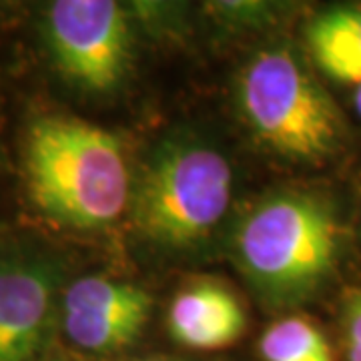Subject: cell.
Instances as JSON below:
<instances>
[{"mask_svg": "<svg viewBox=\"0 0 361 361\" xmlns=\"http://www.w3.org/2000/svg\"><path fill=\"white\" fill-rule=\"evenodd\" d=\"M54 273L40 261L0 265V361H35L51 331Z\"/></svg>", "mask_w": 361, "mask_h": 361, "instance_id": "52a82bcc", "label": "cell"}, {"mask_svg": "<svg viewBox=\"0 0 361 361\" xmlns=\"http://www.w3.org/2000/svg\"><path fill=\"white\" fill-rule=\"evenodd\" d=\"M307 42L323 73L341 82H361V4L339 6L311 20Z\"/></svg>", "mask_w": 361, "mask_h": 361, "instance_id": "9c48e42d", "label": "cell"}, {"mask_svg": "<svg viewBox=\"0 0 361 361\" xmlns=\"http://www.w3.org/2000/svg\"><path fill=\"white\" fill-rule=\"evenodd\" d=\"M249 127L279 155L323 161L343 141V118L334 99L287 49L259 52L239 82Z\"/></svg>", "mask_w": 361, "mask_h": 361, "instance_id": "3957f363", "label": "cell"}, {"mask_svg": "<svg viewBox=\"0 0 361 361\" xmlns=\"http://www.w3.org/2000/svg\"><path fill=\"white\" fill-rule=\"evenodd\" d=\"M259 351L265 361H334L325 336L301 317L273 323L261 337Z\"/></svg>", "mask_w": 361, "mask_h": 361, "instance_id": "30bf717a", "label": "cell"}, {"mask_svg": "<svg viewBox=\"0 0 361 361\" xmlns=\"http://www.w3.org/2000/svg\"><path fill=\"white\" fill-rule=\"evenodd\" d=\"M169 331L185 348L223 349L245 331V313L229 289L201 281L175 297L169 310Z\"/></svg>", "mask_w": 361, "mask_h": 361, "instance_id": "ba28073f", "label": "cell"}, {"mask_svg": "<svg viewBox=\"0 0 361 361\" xmlns=\"http://www.w3.org/2000/svg\"><path fill=\"white\" fill-rule=\"evenodd\" d=\"M149 361H173V360H149Z\"/></svg>", "mask_w": 361, "mask_h": 361, "instance_id": "4fadbf2b", "label": "cell"}, {"mask_svg": "<svg viewBox=\"0 0 361 361\" xmlns=\"http://www.w3.org/2000/svg\"><path fill=\"white\" fill-rule=\"evenodd\" d=\"M47 37L61 71L87 89L109 90L127 71L129 23L113 0L52 2Z\"/></svg>", "mask_w": 361, "mask_h": 361, "instance_id": "5b68a950", "label": "cell"}, {"mask_svg": "<svg viewBox=\"0 0 361 361\" xmlns=\"http://www.w3.org/2000/svg\"><path fill=\"white\" fill-rule=\"evenodd\" d=\"M353 103H355V109H357V113L361 116V82L357 85V89H355V97H353Z\"/></svg>", "mask_w": 361, "mask_h": 361, "instance_id": "7c38bea8", "label": "cell"}, {"mask_svg": "<svg viewBox=\"0 0 361 361\" xmlns=\"http://www.w3.org/2000/svg\"><path fill=\"white\" fill-rule=\"evenodd\" d=\"M337 253L336 217L311 195L281 193L259 203L237 235L241 267L277 303L311 295L334 271Z\"/></svg>", "mask_w": 361, "mask_h": 361, "instance_id": "7a4b0ae2", "label": "cell"}, {"mask_svg": "<svg viewBox=\"0 0 361 361\" xmlns=\"http://www.w3.org/2000/svg\"><path fill=\"white\" fill-rule=\"evenodd\" d=\"M26 179L32 201L73 227H103L129 201V171L109 130L80 118L44 116L28 133Z\"/></svg>", "mask_w": 361, "mask_h": 361, "instance_id": "6da1fadb", "label": "cell"}, {"mask_svg": "<svg viewBox=\"0 0 361 361\" xmlns=\"http://www.w3.org/2000/svg\"><path fill=\"white\" fill-rule=\"evenodd\" d=\"M231 185V167L215 149L171 147L142 175L137 225L149 239L165 245L195 243L223 219Z\"/></svg>", "mask_w": 361, "mask_h": 361, "instance_id": "277c9868", "label": "cell"}, {"mask_svg": "<svg viewBox=\"0 0 361 361\" xmlns=\"http://www.w3.org/2000/svg\"><path fill=\"white\" fill-rule=\"evenodd\" d=\"M343 345L348 361H361V289L343 305Z\"/></svg>", "mask_w": 361, "mask_h": 361, "instance_id": "8fae6325", "label": "cell"}, {"mask_svg": "<svg viewBox=\"0 0 361 361\" xmlns=\"http://www.w3.org/2000/svg\"><path fill=\"white\" fill-rule=\"evenodd\" d=\"M151 297L139 287L104 277H82L66 289L63 325L68 339L85 351L113 353L142 331Z\"/></svg>", "mask_w": 361, "mask_h": 361, "instance_id": "8992f818", "label": "cell"}]
</instances>
